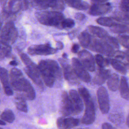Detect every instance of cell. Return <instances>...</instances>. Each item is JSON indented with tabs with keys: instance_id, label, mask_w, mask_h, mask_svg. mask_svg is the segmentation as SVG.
<instances>
[{
	"instance_id": "cell-1",
	"label": "cell",
	"mask_w": 129,
	"mask_h": 129,
	"mask_svg": "<svg viewBox=\"0 0 129 129\" xmlns=\"http://www.w3.org/2000/svg\"><path fill=\"white\" fill-rule=\"evenodd\" d=\"M10 83L12 89L24 93V97L28 100H32L35 98V92L30 82L24 77L21 70L13 68L10 71Z\"/></svg>"
},
{
	"instance_id": "cell-2",
	"label": "cell",
	"mask_w": 129,
	"mask_h": 129,
	"mask_svg": "<svg viewBox=\"0 0 129 129\" xmlns=\"http://www.w3.org/2000/svg\"><path fill=\"white\" fill-rule=\"evenodd\" d=\"M37 66L41 77L45 84L48 87H52L56 79L61 77L59 67L54 60H41Z\"/></svg>"
},
{
	"instance_id": "cell-3",
	"label": "cell",
	"mask_w": 129,
	"mask_h": 129,
	"mask_svg": "<svg viewBox=\"0 0 129 129\" xmlns=\"http://www.w3.org/2000/svg\"><path fill=\"white\" fill-rule=\"evenodd\" d=\"M35 16L38 22L44 25L61 28V24L65 19L60 12L55 11H41L37 12Z\"/></svg>"
},
{
	"instance_id": "cell-4",
	"label": "cell",
	"mask_w": 129,
	"mask_h": 129,
	"mask_svg": "<svg viewBox=\"0 0 129 129\" xmlns=\"http://www.w3.org/2000/svg\"><path fill=\"white\" fill-rule=\"evenodd\" d=\"M20 57L22 61L26 66V68L24 69L26 74L35 84L40 88H43V85L38 66L25 53L21 54Z\"/></svg>"
},
{
	"instance_id": "cell-5",
	"label": "cell",
	"mask_w": 129,
	"mask_h": 129,
	"mask_svg": "<svg viewBox=\"0 0 129 129\" xmlns=\"http://www.w3.org/2000/svg\"><path fill=\"white\" fill-rule=\"evenodd\" d=\"M85 105V111L82 118V122L85 124H91L95 119V106L91 95H88L82 98Z\"/></svg>"
},
{
	"instance_id": "cell-6",
	"label": "cell",
	"mask_w": 129,
	"mask_h": 129,
	"mask_svg": "<svg viewBox=\"0 0 129 129\" xmlns=\"http://www.w3.org/2000/svg\"><path fill=\"white\" fill-rule=\"evenodd\" d=\"M18 34V31L15 24L10 21L7 22L3 27L0 37L2 41L10 45L15 42Z\"/></svg>"
},
{
	"instance_id": "cell-7",
	"label": "cell",
	"mask_w": 129,
	"mask_h": 129,
	"mask_svg": "<svg viewBox=\"0 0 129 129\" xmlns=\"http://www.w3.org/2000/svg\"><path fill=\"white\" fill-rule=\"evenodd\" d=\"M88 49L108 56H112L115 53L114 49L104 40L92 38Z\"/></svg>"
},
{
	"instance_id": "cell-8",
	"label": "cell",
	"mask_w": 129,
	"mask_h": 129,
	"mask_svg": "<svg viewBox=\"0 0 129 129\" xmlns=\"http://www.w3.org/2000/svg\"><path fill=\"white\" fill-rule=\"evenodd\" d=\"M97 98L99 107L103 114H106L110 109V102L108 93L104 87H100L97 91Z\"/></svg>"
},
{
	"instance_id": "cell-9",
	"label": "cell",
	"mask_w": 129,
	"mask_h": 129,
	"mask_svg": "<svg viewBox=\"0 0 129 129\" xmlns=\"http://www.w3.org/2000/svg\"><path fill=\"white\" fill-rule=\"evenodd\" d=\"M34 4L42 9L51 8L53 11H61L64 9L63 0H32Z\"/></svg>"
},
{
	"instance_id": "cell-10",
	"label": "cell",
	"mask_w": 129,
	"mask_h": 129,
	"mask_svg": "<svg viewBox=\"0 0 129 129\" xmlns=\"http://www.w3.org/2000/svg\"><path fill=\"white\" fill-rule=\"evenodd\" d=\"M73 114H79L82 112L84 108L82 99L78 92L75 90H71L69 93Z\"/></svg>"
},
{
	"instance_id": "cell-11",
	"label": "cell",
	"mask_w": 129,
	"mask_h": 129,
	"mask_svg": "<svg viewBox=\"0 0 129 129\" xmlns=\"http://www.w3.org/2000/svg\"><path fill=\"white\" fill-rule=\"evenodd\" d=\"M57 51L56 48L51 46L49 43L33 45L28 49V52L31 55H50L55 53Z\"/></svg>"
},
{
	"instance_id": "cell-12",
	"label": "cell",
	"mask_w": 129,
	"mask_h": 129,
	"mask_svg": "<svg viewBox=\"0 0 129 129\" xmlns=\"http://www.w3.org/2000/svg\"><path fill=\"white\" fill-rule=\"evenodd\" d=\"M78 57L79 61L87 70L90 72L95 71V59L89 51L86 50H82L79 52Z\"/></svg>"
},
{
	"instance_id": "cell-13",
	"label": "cell",
	"mask_w": 129,
	"mask_h": 129,
	"mask_svg": "<svg viewBox=\"0 0 129 129\" xmlns=\"http://www.w3.org/2000/svg\"><path fill=\"white\" fill-rule=\"evenodd\" d=\"M72 62L73 69L78 78L85 83L90 82L91 81V76L79 60L77 58L73 57Z\"/></svg>"
},
{
	"instance_id": "cell-14",
	"label": "cell",
	"mask_w": 129,
	"mask_h": 129,
	"mask_svg": "<svg viewBox=\"0 0 129 129\" xmlns=\"http://www.w3.org/2000/svg\"><path fill=\"white\" fill-rule=\"evenodd\" d=\"M59 61L62 67L63 76L65 79L71 84L79 83L78 77L76 75L73 67L62 59H59Z\"/></svg>"
},
{
	"instance_id": "cell-15",
	"label": "cell",
	"mask_w": 129,
	"mask_h": 129,
	"mask_svg": "<svg viewBox=\"0 0 129 129\" xmlns=\"http://www.w3.org/2000/svg\"><path fill=\"white\" fill-rule=\"evenodd\" d=\"M112 10L110 3L94 4L90 7L88 13L92 16H100L109 13Z\"/></svg>"
},
{
	"instance_id": "cell-16",
	"label": "cell",
	"mask_w": 129,
	"mask_h": 129,
	"mask_svg": "<svg viewBox=\"0 0 129 129\" xmlns=\"http://www.w3.org/2000/svg\"><path fill=\"white\" fill-rule=\"evenodd\" d=\"M79 120L73 117H60L56 121L59 129H70L78 125Z\"/></svg>"
},
{
	"instance_id": "cell-17",
	"label": "cell",
	"mask_w": 129,
	"mask_h": 129,
	"mask_svg": "<svg viewBox=\"0 0 129 129\" xmlns=\"http://www.w3.org/2000/svg\"><path fill=\"white\" fill-rule=\"evenodd\" d=\"M0 81L3 86L6 94L8 96L12 95L13 92L12 88L10 85L8 71L6 69L1 67H0Z\"/></svg>"
},
{
	"instance_id": "cell-18",
	"label": "cell",
	"mask_w": 129,
	"mask_h": 129,
	"mask_svg": "<svg viewBox=\"0 0 129 129\" xmlns=\"http://www.w3.org/2000/svg\"><path fill=\"white\" fill-rule=\"evenodd\" d=\"M24 0H7L6 2L5 10L8 13H16L25 6Z\"/></svg>"
},
{
	"instance_id": "cell-19",
	"label": "cell",
	"mask_w": 129,
	"mask_h": 129,
	"mask_svg": "<svg viewBox=\"0 0 129 129\" xmlns=\"http://www.w3.org/2000/svg\"><path fill=\"white\" fill-rule=\"evenodd\" d=\"M61 112L64 116L73 114L69 94L66 91L63 92L61 95Z\"/></svg>"
},
{
	"instance_id": "cell-20",
	"label": "cell",
	"mask_w": 129,
	"mask_h": 129,
	"mask_svg": "<svg viewBox=\"0 0 129 129\" xmlns=\"http://www.w3.org/2000/svg\"><path fill=\"white\" fill-rule=\"evenodd\" d=\"M111 75L110 71L104 68H100L94 78L93 82L97 85H101L107 80Z\"/></svg>"
},
{
	"instance_id": "cell-21",
	"label": "cell",
	"mask_w": 129,
	"mask_h": 129,
	"mask_svg": "<svg viewBox=\"0 0 129 129\" xmlns=\"http://www.w3.org/2000/svg\"><path fill=\"white\" fill-rule=\"evenodd\" d=\"M118 88L121 97L125 100H129V84L125 77H121Z\"/></svg>"
},
{
	"instance_id": "cell-22",
	"label": "cell",
	"mask_w": 129,
	"mask_h": 129,
	"mask_svg": "<svg viewBox=\"0 0 129 129\" xmlns=\"http://www.w3.org/2000/svg\"><path fill=\"white\" fill-rule=\"evenodd\" d=\"M70 7L79 10H86L89 7V4L83 0H64Z\"/></svg>"
},
{
	"instance_id": "cell-23",
	"label": "cell",
	"mask_w": 129,
	"mask_h": 129,
	"mask_svg": "<svg viewBox=\"0 0 129 129\" xmlns=\"http://www.w3.org/2000/svg\"><path fill=\"white\" fill-rule=\"evenodd\" d=\"M107 86L109 89L112 91H116L119 87V80L117 74L113 73L110 75L107 79Z\"/></svg>"
},
{
	"instance_id": "cell-24",
	"label": "cell",
	"mask_w": 129,
	"mask_h": 129,
	"mask_svg": "<svg viewBox=\"0 0 129 129\" xmlns=\"http://www.w3.org/2000/svg\"><path fill=\"white\" fill-rule=\"evenodd\" d=\"M79 41L81 45L85 48H88L91 42L92 38L89 33L86 31L82 32L79 35Z\"/></svg>"
},
{
	"instance_id": "cell-25",
	"label": "cell",
	"mask_w": 129,
	"mask_h": 129,
	"mask_svg": "<svg viewBox=\"0 0 129 129\" xmlns=\"http://www.w3.org/2000/svg\"><path fill=\"white\" fill-rule=\"evenodd\" d=\"M88 30L91 33L99 38H103L108 36L107 32L104 29L100 27L89 25L88 27Z\"/></svg>"
},
{
	"instance_id": "cell-26",
	"label": "cell",
	"mask_w": 129,
	"mask_h": 129,
	"mask_svg": "<svg viewBox=\"0 0 129 129\" xmlns=\"http://www.w3.org/2000/svg\"><path fill=\"white\" fill-rule=\"evenodd\" d=\"M12 52V48L11 46L0 40V59H4L9 57Z\"/></svg>"
},
{
	"instance_id": "cell-27",
	"label": "cell",
	"mask_w": 129,
	"mask_h": 129,
	"mask_svg": "<svg viewBox=\"0 0 129 129\" xmlns=\"http://www.w3.org/2000/svg\"><path fill=\"white\" fill-rule=\"evenodd\" d=\"M110 30L114 33L123 34L129 33V25L126 24H117L110 27Z\"/></svg>"
},
{
	"instance_id": "cell-28",
	"label": "cell",
	"mask_w": 129,
	"mask_h": 129,
	"mask_svg": "<svg viewBox=\"0 0 129 129\" xmlns=\"http://www.w3.org/2000/svg\"><path fill=\"white\" fill-rule=\"evenodd\" d=\"M15 103L17 108L22 112H27L28 107L25 100V97L22 96H18L15 97Z\"/></svg>"
},
{
	"instance_id": "cell-29",
	"label": "cell",
	"mask_w": 129,
	"mask_h": 129,
	"mask_svg": "<svg viewBox=\"0 0 129 129\" xmlns=\"http://www.w3.org/2000/svg\"><path fill=\"white\" fill-rule=\"evenodd\" d=\"M96 22L100 25L110 27L116 24L113 18L107 17H103L98 18L96 20Z\"/></svg>"
},
{
	"instance_id": "cell-30",
	"label": "cell",
	"mask_w": 129,
	"mask_h": 129,
	"mask_svg": "<svg viewBox=\"0 0 129 129\" xmlns=\"http://www.w3.org/2000/svg\"><path fill=\"white\" fill-rule=\"evenodd\" d=\"M110 63L111 64L112 67L119 73L125 75L126 73V68L117 59H110Z\"/></svg>"
},
{
	"instance_id": "cell-31",
	"label": "cell",
	"mask_w": 129,
	"mask_h": 129,
	"mask_svg": "<svg viewBox=\"0 0 129 129\" xmlns=\"http://www.w3.org/2000/svg\"><path fill=\"white\" fill-rule=\"evenodd\" d=\"M1 118L4 121L12 123L15 120V115L11 110L6 109L1 114Z\"/></svg>"
},
{
	"instance_id": "cell-32",
	"label": "cell",
	"mask_w": 129,
	"mask_h": 129,
	"mask_svg": "<svg viewBox=\"0 0 129 129\" xmlns=\"http://www.w3.org/2000/svg\"><path fill=\"white\" fill-rule=\"evenodd\" d=\"M95 61L100 68H104L106 66L110 63V59L105 58L100 54H97L95 56Z\"/></svg>"
},
{
	"instance_id": "cell-33",
	"label": "cell",
	"mask_w": 129,
	"mask_h": 129,
	"mask_svg": "<svg viewBox=\"0 0 129 129\" xmlns=\"http://www.w3.org/2000/svg\"><path fill=\"white\" fill-rule=\"evenodd\" d=\"M103 40L105 41L107 44H108L110 46H111L113 49L119 48L118 42L115 38L108 35L106 37L103 38Z\"/></svg>"
},
{
	"instance_id": "cell-34",
	"label": "cell",
	"mask_w": 129,
	"mask_h": 129,
	"mask_svg": "<svg viewBox=\"0 0 129 129\" xmlns=\"http://www.w3.org/2000/svg\"><path fill=\"white\" fill-rule=\"evenodd\" d=\"M113 19L117 21L124 23L125 24L129 23V18L122 12H118L117 13H115L114 15Z\"/></svg>"
},
{
	"instance_id": "cell-35",
	"label": "cell",
	"mask_w": 129,
	"mask_h": 129,
	"mask_svg": "<svg viewBox=\"0 0 129 129\" xmlns=\"http://www.w3.org/2000/svg\"><path fill=\"white\" fill-rule=\"evenodd\" d=\"M119 8L121 12L129 18V1L121 0L119 3Z\"/></svg>"
},
{
	"instance_id": "cell-36",
	"label": "cell",
	"mask_w": 129,
	"mask_h": 129,
	"mask_svg": "<svg viewBox=\"0 0 129 129\" xmlns=\"http://www.w3.org/2000/svg\"><path fill=\"white\" fill-rule=\"evenodd\" d=\"M119 43L123 47L129 49V35H120L118 36Z\"/></svg>"
},
{
	"instance_id": "cell-37",
	"label": "cell",
	"mask_w": 129,
	"mask_h": 129,
	"mask_svg": "<svg viewBox=\"0 0 129 129\" xmlns=\"http://www.w3.org/2000/svg\"><path fill=\"white\" fill-rule=\"evenodd\" d=\"M75 25V21L71 18L64 19L61 23V28L63 29L73 28Z\"/></svg>"
},
{
	"instance_id": "cell-38",
	"label": "cell",
	"mask_w": 129,
	"mask_h": 129,
	"mask_svg": "<svg viewBox=\"0 0 129 129\" xmlns=\"http://www.w3.org/2000/svg\"><path fill=\"white\" fill-rule=\"evenodd\" d=\"M75 18L79 21H83L86 18V16L84 14L81 13H77L75 16Z\"/></svg>"
},
{
	"instance_id": "cell-39",
	"label": "cell",
	"mask_w": 129,
	"mask_h": 129,
	"mask_svg": "<svg viewBox=\"0 0 129 129\" xmlns=\"http://www.w3.org/2000/svg\"><path fill=\"white\" fill-rule=\"evenodd\" d=\"M102 129H115L111 124L108 122H104L102 125Z\"/></svg>"
},
{
	"instance_id": "cell-40",
	"label": "cell",
	"mask_w": 129,
	"mask_h": 129,
	"mask_svg": "<svg viewBox=\"0 0 129 129\" xmlns=\"http://www.w3.org/2000/svg\"><path fill=\"white\" fill-rule=\"evenodd\" d=\"M80 48L79 45L78 44H74L72 47L71 51L73 53H77L79 51V49Z\"/></svg>"
},
{
	"instance_id": "cell-41",
	"label": "cell",
	"mask_w": 129,
	"mask_h": 129,
	"mask_svg": "<svg viewBox=\"0 0 129 129\" xmlns=\"http://www.w3.org/2000/svg\"><path fill=\"white\" fill-rule=\"evenodd\" d=\"M63 47V43L60 41H57L56 42V49H62Z\"/></svg>"
},
{
	"instance_id": "cell-42",
	"label": "cell",
	"mask_w": 129,
	"mask_h": 129,
	"mask_svg": "<svg viewBox=\"0 0 129 129\" xmlns=\"http://www.w3.org/2000/svg\"><path fill=\"white\" fill-rule=\"evenodd\" d=\"M94 4H101L104 3L109 0H91Z\"/></svg>"
},
{
	"instance_id": "cell-43",
	"label": "cell",
	"mask_w": 129,
	"mask_h": 129,
	"mask_svg": "<svg viewBox=\"0 0 129 129\" xmlns=\"http://www.w3.org/2000/svg\"><path fill=\"white\" fill-rule=\"evenodd\" d=\"M10 64L12 66H16L18 65V63L15 60H12L10 62Z\"/></svg>"
},
{
	"instance_id": "cell-44",
	"label": "cell",
	"mask_w": 129,
	"mask_h": 129,
	"mask_svg": "<svg viewBox=\"0 0 129 129\" xmlns=\"http://www.w3.org/2000/svg\"><path fill=\"white\" fill-rule=\"evenodd\" d=\"M124 53L125 54V55H126L128 57H129V49H127V50H126L125 51Z\"/></svg>"
},
{
	"instance_id": "cell-45",
	"label": "cell",
	"mask_w": 129,
	"mask_h": 129,
	"mask_svg": "<svg viewBox=\"0 0 129 129\" xmlns=\"http://www.w3.org/2000/svg\"><path fill=\"white\" fill-rule=\"evenodd\" d=\"M6 124V123L4 121V120H0V125H4Z\"/></svg>"
},
{
	"instance_id": "cell-46",
	"label": "cell",
	"mask_w": 129,
	"mask_h": 129,
	"mask_svg": "<svg viewBox=\"0 0 129 129\" xmlns=\"http://www.w3.org/2000/svg\"><path fill=\"white\" fill-rule=\"evenodd\" d=\"M126 124L127 125V126L129 127V114L127 117V119H126Z\"/></svg>"
},
{
	"instance_id": "cell-47",
	"label": "cell",
	"mask_w": 129,
	"mask_h": 129,
	"mask_svg": "<svg viewBox=\"0 0 129 129\" xmlns=\"http://www.w3.org/2000/svg\"><path fill=\"white\" fill-rule=\"evenodd\" d=\"M62 57H63V58H67V56H68V55H67V54L64 53H63V54H62Z\"/></svg>"
},
{
	"instance_id": "cell-48",
	"label": "cell",
	"mask_w": 129,
	"mask_h": 129,
	"mask_svg": "<svg viewBox=\"0 0 129 129\" xmlns=\"http://www.w3.org/2000/svg\"><path fill=\"white\" fill-rule=\"evenodd\" d=\"M0 129H2V128H0Z\"/></svg>"
},
{
	"instance_id": "cell-49",
	"label": "cell",
	"mask_w": 129,
	"mask_h": 129,
	"mask_svg": "<svg viewBox=\"0 0 129 129\" xmlns=\"http://www.w3.org/2000/svg\"><path fill=\"white\" fill-rule=\"evenodd\" d=\"M127 1H129V0H127Z\"/></svg>"
}]
</instances>
